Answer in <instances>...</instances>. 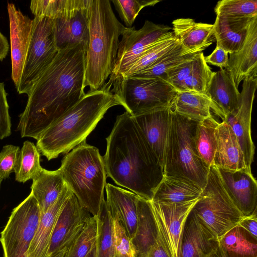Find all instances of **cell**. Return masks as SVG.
I'll list each match as a JSON object with an SVG mask.
<instances>
[{
    "label": "cell",
    "instance_id": "obj_5",
    "mask_svg": "<svg viewBox=\"0 0 257 257\" xmlns=\"http://www.w3.org/2000/svg\"><path fill=\"white\" fill-rule=\"evenodd\" d=\"M64 180L79 202L93 216H98L105 201L106 172L99 150L86 142L68 153L60 167Z\"/></svg>",
    "mask_w": 257,
    "mask_h": 257
},
{
    "label": "cell",
    "instance_id": "obj_38",
    "mask_svg": "<svg viewBox=\"0 0 257 257\" xmlns=\"http://www.w3.org/2000/svg\"><path fill=\"white\" fill-rule=\"evenodd\" d=\"M216 16L229 20L252 19L257 17L256 0H221L214 8Z\"/></svg>",
    "mask_w": 257,
    "mask_h": 257
},
{
    "label": "cell",
    "instance_id": "obj_52",
    "mask_svg": "<svg viewBox=\"0 0 257 257\" xmlns=\"http://www.w3.org/2000/svg\"><path fill=\"white\" fill-rule=\"evenodd\" d=\"M86 257H97V248H96V243L90 252L86 256Z\"/></svg>",
    "mask_w": 257,
    "mask_h": 257
},
{
    "label": "cell",
    "instance_id": "obj_30",
    "mask_svg": "<svg viewBox=\"0 0 257 257\" xmlns=\"http://www.w3.org/2000/svg\"><path fill=\"white\" fill-rule=\"evenodd\" d=\"M172 109L184 117L199 122L210 116L215 107L209 98L193 92H177L171 104Z\"/></svg>",
    "mask_w": 257,
    "mask_h": 257
},
{
    "label": "cell",
    "instance_id": "obj_33",
    "mask_svg": "<svg viewBox=\"0 0 257 257\" xmlns=\"http://www.w3.org/2000/svg\"><path fill=\"white\" fill-rule=\"evenodd\" d=\"M219 123L212 115L198 122L193 136L197 153L208 168L213 165L216 148L215 130Z\"/></svg>",
    "mask_w": 257,
    "mask_h": 257
},
{
    "label": "cell",
    "instance_id": "obj_6",
    "mask_svg": "<svg viewBox=\"0 0 257 257\" xmlns=\"http://www.w3.org/2000/svg\"><path fill=\"white\" fill-rule=\"evenodd\" d=\"M197 122L171 110L163 175L186 179L203 189L207 182L209 168L199 157L193 140Z\"/></svg>",
    "mask_w": 257,
    "mask_h": 257
},
{
    "label": "cell",
    "instance_id": "obj_51",
    "mask_svg": "<svg viewBox=\"0 0 257 257\" xmlns=\"http://www.w3.org/2000/svg\"><path fill=\"white\" fill-rule=\"evenodd\" d=\"M71 243L54 252L50 257H67Z\"/></svg>",
    "mask_w": 257,
    "mask_h": 257
},
{
    "label": "cell",
    "instance_id": "obj_53",
    "mask_svg": "<svg viewBox=\"0 0 257 257\" xmlns=\"http://www.w3.org/2000/svg\"><path fill=\"white\" fill-rule=\"evenodd\" d=\"M116 257H136V256H130L125 255H117Z\"/></svg>",
    "mask_w": 257,
    "mask_h": 257
},
{
    "label": "cell",
    "instance_id": "obj_19",
    "mask_svg": "<svg viewBox=\"0 0 257 257\" xmlns=\"http://www.w3.org/2000/svg\"><path fill=\"white\" fill-rule=\"evenodd\" d=\"M229 54L228 65L225 69L238 87L245 78L257 73V17L249 24L242 47Z\"/></svg>",
    "mask_w": 257,
    "mask_h": 257
},
{
    "label": "cell",
    "instance_id": "obj_50",
    "mask_svg": "<svg viewBox=\"0 0 257 257\" xmlns=\"http://www.w3.org/2000/svg\"><path fill=\"white\" fill-rule=\"evenodd\" d=\"M207 257H228L226 251L222 247L221 244H219L218 247L212 252H211L209 254H208Z\"/></svg>",
    "mask_w": 257,
    "mask_h": 257
},
{
    "label": "cell",
    "instance_id": "obj_16",
    "mask_svg": "<svg viewBox=\"0 0 257 257\" xmlns=\"http://www.w3.org/2000/svg\"><path fill=\"white\" fill-rule=\"evenodd\" d=\"M218 170L223 186L236 208L243 216L252 214L257 209V182L251 171L246 168Z\"/></svg>",
    "mask_w": 257,
    "mask_h": 257
},
{
    "label": "cell",
    "instance_id": "obj_37",
    "mask_svg": "<svg viewBox=\"0 0 257 257\" xmlns=\"http://www.w3.org/2000/svg\"><path fill=\"white\" fill-rule=\"evenodd\" d=\"M97 217V257H116L113 236V219L107 209L106 201Z\"/></svg>",
    "mask_w": 257,
    "mask_h": 257
},
{
    "label": "cell",
    "instance_id": "obj_31",
    "mask_svg": "<svg viewBox=\"0 0 257 257\" xmlns=\"http://www.w3.org/2000/svg\"><path fill=\"white\" fill-rule=\"evenodd\" d=\"M219 240L228 257H257V238L238 224Z\"/></svg>",
    "mask_w": 257,
    "mask_h": 257
},
{
    "label": "cell",
    "instance_id": "obj_54",
    "mask_svg": "<svg viewBox=\"0 0 257 257\" xmlns=\"http://www.w3.org/2000/svg\"><path fill=\"white\" fill-rule=\"evenodd\" d=\"M2 181V180L0 179V188H1V184Z\"/></svg>",
    "mask_w": 257,
    "mask_h": 257
},
{
    "label": "cell",
    "instance_id": "obj_24",
    "mask_svg": "<svg viewBox=\"0 0 257 257\" xmlns=\"http://www.w3.org/2000/svg\"><path fill=\"white\" fill-rule=\"evenodd\" d=\"M72 191L67 185L55 202L41 214L35 236L28 249L27 257H50L49 250L58 216Z\"/></svg>",
    "mask_w": 257,
    "mask_h": 257
},
{
    "label": "cell",
    "instance_id": "obj_35",
    "mask_svg": "<svg viewBox=\"0 0 257 257\" xmlns=\"http://www.w3.org/2000/svg\"><path fill=\"white\" fill-rule=\"evenodd\" d=\"M40 152L34 143L26 141L20 150L14 170L15 180L21 183L33 179L42 170Z\"/></svg>",
    "mask_w": 257,
    "mask_h": 257
},
{
    "label": "cell",
    "instance_id": "obj_27",
    "mask_svg": "<svg viewBox=\"0 0 257 257\" xmlns=\"http://www.w3.org/2000/svg\"><path fill=\"white\" fill-rule=\"evenodd\" d=\"M202 190L186 179L163 175L151 200L164 203L187 202L199 198Z\"/></svg>",
    "mask_w": 257,
    "mask_h": 257
},
{
    "label": "cell",
    "instance_id": "obj_25",
    "mask_svg": "<svg viewBox=\"0 0 257 257\" xmlns=\"http://www.w3.org/2000/svg\"><path fill=\"white\" fill-rule=\"evenodd\" d=\"M173 33L181 46L188 52H202L214 41L213 24L197 23L190 18L172 22Z\"/></svg>",
    "mask_w": 257,
    "mask_h": 257
},
{
    "label": "cell",
    "instance_id": "obj_15",
    "mask_svg": "<svg viewBox=\"0 0 257 257\" xmlns=\"http://www.w3.org/2000/svg\"><path fill=\"white\" fill-rule=\"evenodd\" d=\"M91 216L72 192L56 221L50 242L49 256L71 244Z\"/></svg>",
    "mask_w": 257,
    "mask_h": 257
},
{
    "label": "cell",
    "instance_id": "obj_13",
    "mask_svg": "<svg viewBox=\"0 0 257 257\" xmlns=\"http://www.w3.org/2000/svg\"><path fill=\"white\" fill-rule=\"evenodd\" d=\"M257 87V75L252 74L243 80L238 108L222 119L235 135L242 151L246 169L251 171L255 146L251 136V112Z\"/></svg>",
    "mask_w": 257,
    "mask_h": 257
},
{
    "label": "cell",
    "instance_id": "obj_34",
    "mask_svg": "<svg viewBox=\"0 0 257 257\" xmlns=\"http://www.w3.org/2000/svg\"><path fill=\"white\" fill-rule=\"evenodd\" d=\"M199 52H188L179 43L151 66L132 76L163 78L168 70L193 59Z\"/></svg>",
    "mask_w": 257,
    "mask_h": 257
},
{
    "label": "cell",
    "instance_id": "obj_17",
    "mask_svg": "<svg viewBox=\"0 0 257 257\" xmlns=\"http://www.w3.org/2000/svg\"><path fill=\"white\" fill-rule=\"evenodd\" d=\"M171 110L170 105L132 116L163 170Z\"/></svg>",
    "mask_w": 257,
    "mask_h": 257
},
{
    "label": "cell",
    "instance_id": "obj_9",
    "mask_svg": "<svg viewBox=\"0 0 257 257\" xmlns=\"http://www.w3.org/2000/svg\"><path fill=\"white\" fill-rule=\"evenodd\" d=\"M33 21L31 39L17 90L19 94L28 95L59 51L56 44L53 20L35 17Z\"/></svg>",
    "mask_w": 257,
    "mask_h": 257
},
{
    "label": "cell",
    "instance_id": "obj_32",
    "mask_svg": "<svg viewBox=\"0 0 257 257\" xmlns=\"http://www.w3.org/2000/svg\"><path fill=\"white\" fill-rule=\"evenodd\" d=\"M91 0H32L30 10L35 17L52 20L66 18L87 7Z\"/></svg>",
    "mask_w": 257,
    "mask_h": 257
},
{
    "label": "cell",
    "instance_id": "obj_44",
    "mask_svg": "<svg viewBox=\"0 0 257 257\" xmlns=\"http://www.w3.org/2000/svg\"><path fill=\"white\" fill-rule=\"evenodd\" d=\"M20 148L18 146L7 145L0 152V179L8 178L14 172Z\"/></svg>",
    "mask_w": 257,
    "mask_h": 257
},
{
    "label": "cell",
    "instance_id": "obj_49",
    "mask_svg": "<svg viewBox=\"0 0 257 257\" xmlns=\"http://www.w3.org/2000/svg\"><path fill=\"white\" fill-rule=\"evenodd\" d=\"M10 46L7 38L0 31V61L7 56Z\"/></svg>",
    "mask_w": 257,
    "mask_h": 257
},
{
    "label": "cell",
    "instance_id": "obj_29",
    "mask_svg": "<svg viewBox=\"0 0 257 257\" xmlns=\"http://www.w3.org/2000/svg\"><path fill=\"white\" fill-rule=\"evenodd\" d=\"M252 19L234 21L216 16L213 24V35L216 45L228 54L239 50L243 45Z\"/></svg>",
    "mask_w": 257,
    "mask_h": 257
},
{
    "label": "cell",
    "instance_id": "obj_46",
    "mask_svg": "<svg viewBox=\"0 0 257 257\" xmlns=\"http://www.w3.org/2000/svg\"><path fill=\"white\" fill-rule=\"evenodd\" d=\"M204 60L206 63L220 68H226L228 65V53L221 47L216 45L215 49L209 55L204 56Z\"/></svg>",
    "mask_w": 257,
    "mask_h": 257
},
{
    "label": "cell",
    "instance_id": "obj_1",
    "mask_svg": "<svg viewBox=\"0 0 257 257\" xmlns=\"http://www.w3.org/2000/svg\"><path fill=\"white\" fill-rule=\"evenodd\" d=\"M87 49L77 44L58 51L28 95L18 125L21 137L37 140L85 94Z\"/></svg>",
    "mask_w": 257,
    "mask_h": 257
},
{
    "label": "cell",
    "instance_id": "obj_18",
    "mask_svg": "<svg viewBox=\"0 0 257 257\" xmlns=\"http://www.w3.org/2000/svg\"><path fill=\"white\" fill-rule=\"evenodd\" d=\"M219 244V238L191 210L185 223L180 257H207Z\"/></svg>",
    "mask_w": 257,
    "mask_h": 257
},
{
    "label": "cell",
    "instance_id": "obj_4",
    "mask_svg": "<svg viewBox=\"0 0 257 257\" xmlns=\"http://www.w3.org/2000/svg\"><path fill=\"white\" fill-rule=\"evenodd\" d=\"M88 27L84 86L93 91L101 89L112 74L126 27L117 20L109 0H92Z\"/></svg>",
    "mask_w": 257,
    "mask_h": 257
},
{
    "label": "cell",
    "instance_id": "obj_23",
    "mask_svg": "<svg viewBox=\"0 0 257 257\" xmlns=\"http://www.w3.org/2000/svg\"><path fill=\"white\" fill-rule=\"evenodd\" d=\"M215 136L216 148L213 165L233 171L246 168L242 151L230 126L222 121L216 128Z\"/></svg>",
    "mask_w": 257,
    "mask_h": 257
},
{
    "label": "cell",
    "instance_id": "obj_39",
    "mask_svg": "<svg viewBox=\"0 0 257 257\" xmlns=\"http://www.w3.org/2000/svg\"><path fill=\"white\" fill-rule=\"evenodd\" d=\"M213 72L204 60L202 52L193 59L190 74L185 84L184 92H193L207 96V91Z\"/></svg>",
    "mask_w": 257,
    "mask_h": 257
},
{
    "label": "cell",
    "instance_id": "obj_36",
    "mask_svg": "<svg viewBox=\"0 0 257 257\" xmlns=\"http://www.w3.org/2000/svg\"><path fill=\"white\" fill-rule=\"evenodd\" d=\"M179 43L172 32L143 53L120 77H126L142 71L155 63Z\"/></svg>",
    "mask_w": 257,
    "mask_h": 257
},
{
    "label": "cell",
    "instance_id": "obj_7",
    "mask_svg": "<svg viewBox=\"0 0 257 257\" xmlns=\"http://www.w3.org/2000/svg\"><path fill=\"white\" fill-rule=\"evenodd\" d=\"M111 91L126 111L134 116L171 105L177 91L161 77H120Z\"/></svg>",
    "mask_w": 257,
    "mask_h": 257
},
{
    "label": "cell",
    "instance_id": "obj_2",
    "mask_svg": "<svg viewBox=\"0 0 257 257\" xmlns=\"http://www.w3.org/2000/svg\"><path fill=\"white\" fill-rule=\"evenodd\" d=\"M103 157L107 177L117 185L151 201L163 177V170L132 116L117 115Z\"/></svg>",
    "mask_w": 257,
    "mask_h": 257
},
{
    "label": "cell",
    "instance_id": "obj_8",
    "mask_svg": "<svg viewBox=\"0 0 257 257\" xmlns=\"http://www.w3.org/2000/svg\"><path fill=\"white\" fill-rule=\"evenodd\" d=\"M192 211L218 238L243 217L226 192L214 165L209 167L206 185Z\"/></svg>",
    "mask_w": 257,
    "mask_h": 257
},
{
    "label": "cell",
    "instance_id": "obj_10",
    "mask_svg": "<svg viewBox=\"0 0 257 257\" xmlns=\"http://www.w3.org/2000/svg\"><path fill=\"white\" fill-rule=\"evenodd\" d=\"M41 214L37 201L31 192L13 209L1 233L4 257H27Z\"/></svg>",
    "mask_w": 257,
    "mask_h": 257
},
{
    "label": "cell",
    "instance_id": "obj_26",
    "mask_svg": "<svg viewBox=\"0 0 257 257\" xmlns=\"http://www.w3.org/2000/svg\"><path fill=\"white\" fill-rule=\"evenodd\" d=\"M137 224L131 239L137 257H147L156 242L159 232L150 201L139 197L137 203Z\"/></svg>",
    "mask_w": 257,
    "mask_h": 257
},
{
    "label": "cell",
    "instance_id": "obj_28",
    "mask_svg": "<svg viewBox=\"0 0 257 257\" xmlns=\"http://www.w3.org/2000/svg\"><path fill=\"white\" fill-rule=\"evenodd\" d=\"M31 193L37 201L41 213L55 202L67 184L59 168L49 171L43 168L33 179Z\"/></svg>",
    "mask_w": 257,
    "mask_h": 257
},
{
    "label": "cell",
    "instance_id": "obj_42",
    "mask_svg": "<svg viewBox=\"0 0 257 257\" xmlns=\"http://www.w3.org/2000/svg\"><path fill=\"white\" fill-rule=\"evenodd\" d=\"M113 236L116 256L125 255L136 256V252L131 238L125 228L117 219H113Z\"/></svg>",
    "mask_w": 257,
    "mask_h": 257
},
{
    "label": "cell",
    "instance_id": "obj_12",
    "mask_svg": "<svg viewBox=\"0 0 257 257\" xmlns=\"http://www.w3.org/2000/svg\"><path fill=\"white\" fill-rule=\"evenodd\" d=\"M198 199L176 203L150 201L159 236L169 257H180L185 223Z\"/></svg>",
    "mask_w": 257,
    "mask_h": 257
},
{
    "label": "cell",
    "instance_id": "obj_11",
    "mask_svg": "<svg viewBox=\"0 0 257 257\" xmlns=\"http://www.w3.org/2000/svg\"><path fill=\"white\" fill-rule=\"evenodd\" d=\"M172 28L146 20L139 30L126 27L120 40L115 65L105 85L111 89L112 83L120 77L146 51L173 32Z\"/></svg>",
    "mask_w": 257,
    "mask_h": 257
},
{
    "label": "cell",
    "instance_id": "obj_22",
    "mask_svg": "<svg viewBox=\"0 0 257 257\" xmlns=\"http://www.w3.org/2000/svg\"><path fill=\"white\" fill-rule=\"evenodd\" d=\"M92 0L86 8L72 17L53 20L56 44L58 50L82 44L87 47L89 41V19Z\"/></svg>",
    "mask_w": 257,
    "mask_h": 257
},
{
    "label": "cell",
    "instance_id": "obj_47",
    "mask_svg": "<svg viewBox=\"0 0 257 257\" xmlns=\"http://www.w3.org/2000/svg\"><path fill=\"white\" fill-rule=\"evenodd\" d=\"M238 224L257 238V209L250 215L243 216Z\"/></svg>",
    "mask_w": 257,
    "mask_h": 257
},
{
    "label": "cell",
    "instance_id": "obj_43",
    "mask_svg": "<svg viewBox=\"0 0 257 257\" xmlns=\"http://www.w3.org/2000/svg\"><path fill=\"white\" fill-rule=\"evenodd\" d=\"M192 60L184 62L168 70L163 78L177 92H184L186 81L191 71Z\"/></svg>",
    "mask_w": 257,
    "mask_h": 257
},
{
    "label": "cell",
    "instance_id": "obj_3",
    "mask_svg": "<svg viewBox=\"0 0 257 257\" xmlns=\"http://www.w3.org/2000/svg\"><path fill=\"white\" fill-rule=\"evenodd\" d=\"M120 105L111 89L88 91L37 140L36 147L48 161L67 154L86 142L88 136L111 107Z\"/></svg>",
    "mask_w": 257,
    "mask_h": 257
},
{
    "label": "cell",
    "instance_id": "obj_40",
    "mask_svg": "<svg viewBox=\"0 0 257 257\" xmlns=\"http://www.w3.org/2000/svg\"><path fill=\"white\" fill-rule=\"evenodd\" d=\"M98 217L91 216L71 243L67 257H86L97 238Z\"/></svg>",
    "mask_w": 257,
    "mask_h": 257
},
{
    "label": "cell",
    "instance_id": "obj_14",
    "mask_svg": "<svg viewBox=\"0 0 257 257\" xmlns=\"http://www.w3.org/2000/svg\"><path fill=\"white\" fill-rule=\"evenodd\" d=\"M12 61V79L19 88L31 39L33 20L24 15L13 3L7 6Z\"/></svg>",
    "mask_w": 257,
    "mask_h": 257
},
{
    "label": "cell",
    "instance_id": "obj_41",
    "mask_svg": "<svg viewBox=\"0 0 257 257\" xmlns=\"http://www.w3.org/2000/svg\"><path fill=\"white\" fill-rule=\"evenodd\" d=\"M119 17L127 28H131L140 12L144 8L154 6L159 0H111Z\"/></svg>",
    "mask_w": 257,
    "mask_h": 257
},
{
    "label": "cell",
    "instance_id": "obj_20",
    "mask_svg": "<svg viewBox=\"0 0 257 257\" xmlns=\"http://www.w3.org/2000/svg\"><path fill=\"white\" fill-rule=\"evenodd\" d=\"M107 209L113 219H117L132 239L137 224V203L139 196L133 192L110 183L105 186Z\"/></svg>",
    "mask_w": 257,
    "mask_h": 257
},
{
    "label": "cell",
    "instance_id": "obj_48",
    "mask_svg": "<svg viewBox=\"0 0 257 257\" xmlns=\"http://www.w3.org/2000/svg\"><path fill=\"white\" fill-rule=\"evenodd\" d=\"M147 257H169L159 234L156 242L149 251Z\"/></svg>",
    "mask_w": 257,
    "mask_h": 257
},
{
    "label": "cell",
    "instance_id": "obj_45",
    "mask_svg": "<svg viewBox=\"0 0 257 257\" xmlns=\"http://www.w3.org/2000/svg\"><path fill=\"white\" fill-rule=\"evenodd\" d=\"M7 95L4 83L0 82V140L11 134V121Z\"/></svg>",
    "mask_w": 257,
    "mask_h": 257
},
{
    "label": "cell",
    "instance_id": "obj_21",
    "mask_svg": "<svg viewBox=\"0 0 257 257\" xmlns=\"http://www.w3.org/2000/svg\"><path fill=\"white\" fill-rule=\"evenodd\" d=\"M207 96L214 106V113L223 119L238 108L240 93L226 70L220 68L213 72Z\"/></svg>",
    "mask_w": 257,
    "mask_h": 257
}]
</instances>
